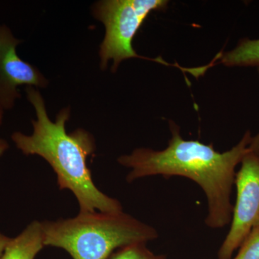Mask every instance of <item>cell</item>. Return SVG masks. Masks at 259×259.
<instances>
[{
  "label": "cell",
  "instance_id": "13",
  "mask_svg": "<svg viewBox=\"0 0 259 259\" xmlns=\"http://www.w3.org/2000/svg\"><path fill=\"white\" fill-rule=\"evenodd\" d=\"M8 148H9V144H8V141L0 139V156H3Z\"/></svg>",
  "mask_w": 259,
  "mask_h": 259
},
{
  "label": "cell",
  "instance_id": "11",
  "mask_svg": "<svg viewBox=\"0 0 259 259\" xmlns=\"http://www.w3.org/2000/svg\"><path fill=\"white\" fill-rule=\"evenodd\" d=\"M10 240H11V238H9V237L6 236L5 235L3 234V233H0V257L4 253L5 248L9 243Z\"/></svg>",
  "mask_w": 259,
  "mask_h": 259
},
{
  "label": "cell",
  "instance_id": "12",
  "mask_svg": "<svg viewBox=\"0 0 259 259\" xmlns=\"http://www.w3.org/2000/svg\"><path fill=\"white\" fill-rule=\"evenodd\" d=\"M249 149L253 151L259 152V132L255 136H252L251 141L249 145Z\"/></svg>",
  "mask_w": 259,
  "mask_h": 259
},
{
  "label": "cell",
  "instance_id": "9",
  "mask_svg": "<svg viewBox=\"0 0 259 259\" xmlns=\"http://www.w3.org/2000/svg\"><path fill=\"white\" fill-rule=\"evenodd\" d=\"M231 259H259V227L253 228Z\"/></svg>",
  "mask_w": 259,
  "mask_h": 259
},
{
  "label": "cell",
  "instance_id": "6",
  "mask_svg": "<svg viewBox=\"0 0 259 259\" xmlns=\"http://www.w3.org/2000/svg\"><path fill=\"white\" fill-rule=\"evenodd\" d=\"M22 42L9 27L0 25V105L5 111L13 109L21 97L19 87L46 88L49 83L36 66L19 56L17 47Z\"/></svg>",
  "mask_w": 259,
  "mask_h": 259
},
{
  "label": "cell",
  "instance_id": "3",
  "mask_svg": "<svg viewBox=\"0 0 259 259\" xmlns=\"http://www.w3.org/2000/svg\"><path fill=\"white\" fill-rule=\"evenodd\" d=\"M42 226L45 246L62 248L73 259H108L117 248L158 237L156 228L123 211L79 212Z\"/></svg>",
  "mask_w": 259,
  "mask_h": 259
},
{
  "label": "cell",
  "instance_id": "15",
  "mask_svg": "<svg viewBox=\"0 0 259 259\" xmlns=\"http://www.w3.org/2000/svg\"><path fill=\"white\" fill-rule=\"evenodd\" d=\"M150 259H166L164 255H153Z\"/></svg>",
  "mask_w": 259,
  "mask_h": 259
},
{
  "label": "cell",
  "instance_id": "5",
  "mask_svg": "<svg viewBox=\"0 0 259 259\" xmlns=\"http://www.w3.org/2000/svg\"><path fill=\"white\" fill-rule=\"evenodd\" d=\"M240 164L231 228L218 250V259H231L252 230L259 227L258 151L248 149Z\"/></svg>",
  "mask_w": 259,
  "mask_h": 259
},
{
  "label": "cell",
  "instance_id": "2",
  "mask_svg": "<svg viewBox=\"0 0 259 259\" xmlns=\"http://www.w3.org/2000/svg\"><path fill=\"white\" fill-rule=\"evenodd\" d=\"M25 93L36 119L32 120V134L16 131L12 135L16 148L26 156H40L50 165L59 189L71 191L76 197L79 212H122L120 202L99 190L93 180L87 163L96 150L93 135L82 128L68 134L66 125L71 115L69 107L61 109L52 121L38 89L26 87Z\"/></svg>",
  "mask_w": 259,
  "mask_h": 259
},
{
  "label": "cell",
  "instance_id": "7",
  "mask_svg": "<svg viewBox=\"0 0 259 259\" xmlns=\"http://www.w3.org/2000/svg\"><path fill=\"white\" fill-rule=\"evenodd\" d=\"M44 246L42 222L34 221L11 238L0 259H35Z\"/></svg>",
  "mask_w": 259,
  "mask_h": 259
},
{
  "label": "cell",
  "instance_id": "10",
  "mask_svg": "<svg viewBox=\"0 0 259 259\" xmlns=\"http://www.w3.org/2000/svg\"><path fill=\"white\" fill-rule=\"evenodd\" d=\"M153 255L146 243H134L122 247L109 259H150Z\"/></svg>",
  "mask_w": 259,
  "mask_h": 259
},
{
  "label": "cell",
  "instance_id": "4",
  "mask_svg": "<svg viewBox=\"0 0 259 259\" xmlns=\"http://www.w3.org/2000/svg\"><path fill=\"white\" fill-rule=\"evenodd\" d=\"M168 4L166 0H100L95 3L92 13L105 28L99 51L101 69H106L112 61L111 71L115 73L122 61L144 59L133 47L134 37L151 12L165 10Z\"/></svg>",
  "mask_w": 259,
  "mask_h": 259
},
{
  "label": "cell",
  "instance_id": "16",
  "mask_svg": "<svg viewBox=\"0 0 259 259\" xmlns=\"http://www.w3.org/2000/svg\"><path fill=\"white\" fill-rule=\"evenodd\" d=\"M258 74H259V68H258Z\"/></svg>",
  "mask_w": 259,
  "mask_h": 259
},
{
  "label": "cell",
  "instance_id": "14",
  "mask_svg": "<svg viewBox=\"0 0 259 259\" xmlns=\"http://www.w3.org/2000/svg\"><path fill=\"white\" fill-rule=\"evenodd\" d=\"M5 110L3 108V107L0 105V125H2L3 122V119H4Z\"/></svg>",
  "mask_w": 259,
  "mask_h": 259
},
{
  "label": "cell",
  "instance_id": "1",
  "mask_svg": "<svg viewBox=\"0 0 259 259\" xmlns=\"http://www.w3.org/2000/svg\"><path fill=\"white\" fill-rule=\"evenodd\" d=\"M169 127L171 138L164 149L138 148L117 158L121 166L131 168L126 181L131 183L157 175L190 179L205 194V224L212 229L224 228L231 223L233 217L232 189L236 180V167L249 149L250 131H247L238 144L229 151L221 153L214 150L212 144L182 139L180 127L171 121Z\"/></svg>",
  "mask_w": 259,
  "mask_h": 259
},
{
  "label": "cell",
  "instance_id": "8",
  "mask_svg": "<svg viewBox=\"0 0 259 259\" xmlns=\"http://www.w3.org/2000/svg\"><path fill=\"white\" fill-rule=\"evenodd\" d=\"M220 63L227 67L259 68V39H241L233 50L221 56Z\"/></svg>",
  "mask_w": 259,
  "mask_h": 259
}]
</instances>
